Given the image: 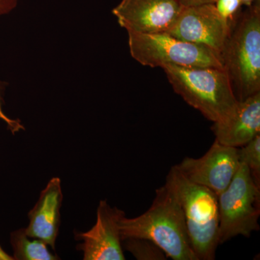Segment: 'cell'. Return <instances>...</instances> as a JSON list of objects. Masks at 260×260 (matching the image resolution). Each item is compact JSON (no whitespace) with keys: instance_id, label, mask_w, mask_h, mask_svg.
Wrapping results in <instances>:
<instances>
[{"instance_id":"15","label":"cell","mask_w":260,"mask_h":260,"mask_svg":"<svg viewBox=\"0 0 260 260\" xmlns=\"http://www.w3.org/2000/svg\"><path fill=\"white\" fill-rule=\"evenodd\" d=\"M239 158L241 164L248 167L256 185L260 187V134L239 148Z\"/></svg>"},{"instance_id":"8","label":"cell","mask_w":260,"mask_h":260,"mask_svg":"<svg viewBox=\"0 0 260 260\" xmlns=\"http://www.w3.org/2000/svg\"><path fill=\"white\" fill-rule=\"evenodd\" d=\"M240 165L239 148L226 146L215 140L203 156L187 157L176 167L186 179L219 196L231 184Z\"/></svg>"},{"instance_id":"1","label":"cell","mask_w":260,"mask_h":260,"mask_svg":"<svg viewBox=\"0 0 260 260\" xmlns=\"http://www.w3.org/2000/svg\"><path fill=\"white\" fill-rule=\"evenodd\" d=\"M119 229L121 242L127 238H143L155 243L171 259L198 260L179 198L167 181L155 191L150 208L135 218L124 215L119 221Z\"/></svg>"},{"instance_id":"19","label":"cell","mask_w":260,"mask_h":260,"mask_svg":"<svg viewBox=\"0 0 260 260\" xmlns=\"http://www.w3.org/2000/svg\"><path fill=\"white\" fill-rule=\"evenodd\" d=\"M179 2L184 8H188L205 4H215L216 0H179Z\"/></svg>"},{"instance_id":"17","label":"cell","mask_w":260,"mask_h":260,"mask_svg":"<svg viewBox=\"0 0 260 260\" xmlns=\"http://www.w3.org/2000/svg\"><path fill=\"white\" fill-rule=\"evenodd\" d=\"M0 119H2L6 124H8V126L13 131V133L18 131L20 129L23 128V126H21V124L18 121L12 120V119H9L8 116L5 115V113L3 112V107H2L1 84H0Z\"/></svg>"},{"instance_id":"7","label":"cell","mask_w":260,"mask_h":260,"mask_svg":"<svg viewBox=\"0 0 260 260\" xmlns=\"http://www.w3.org/2000/svg\"><path fill=\"white\" fill-rule=\"evenodd\" d=\"M231 28L232 21L219 14L215 4H205L183 8L168 32L181 40L204 46L221 56Z\"/></svg>"},{"instance_id":"4","label":"cell","mask_w":260,"mask_h":260,"mask_svg":"<svg viewBox=\"0 0 260 260\" xmlns=\"http://www.w3.org/2000/svg\"><path fill=\"white\" fill-rule=\"evenodd\" d=\"M177 193L186 230L198 260H213L219 244L218 196L208 188L186 179L175 166L167 180Z\"/></svg>"},{"instance_id":"18","label":"cell","mask_w":260,"mask_h":260,"mask_svg":"<svg viewBox=\"0 0 260 260\" xmlns=\"http://www.w3.org/2000/svg\"><path fill=\"white\" fill-rule=\"evenodd\" d=\"M18 0H0V16L9 14L18 5Z\"/></svg>"},{"instance_id":"10","label":"cell","mask_w":260,"mask_h":260,"mask_svg":"<svg viewBox=\"0 0 260 260\" xmlns=\"http://www.w3.org/2000/svg\"><path fill=\"white\" fill-rule=\"evenodd\" d=\"M184 7L179 0H121L112 10L127 32H169Z\"/></svg>"},{"instance_id":"3","label":"cell","mask_w":260,"mask_h":260,"mask_svg":"<svg viewBox=\"0 0 260 260\" xmlns=\"http://www.w3.org/2000/svg\"><path fill=\"white\" fill-rule=\"evenodd\" d=\"M221 58L239 102L260 92V5L257 0L232 25Z\"/></svg>"},{"instance_id":"2","label":"cell","mask_w":260,"mask_h":260,"mask_svg":"<svg viewBox=\"0 0 260 260\" xmlns=\"http://www.w3.org/2000/svg\"><path fill=\"white\" fill-rule=\"evenodd\" d=\"M161 68L174 91L208 120L224 122L235 112L239 101L224 68L171 64Z\"/></svg>"},{"instance_id":"20","label":"cell","mask_w":260,"mask_h":260,"mask_svg":"<svg viewBox=\"0 0 260 260\" xmlns=\"http://www.w3.org/2000/svg\"><path fill=\"white\" fill-rule=\"evenodd\" d=\"M0 260H14L13 259V256H10V254H7L3 248L0 246Z\"/></svg>"},{"instance_id":"6","label":"cell","mask_w":260,"mask_h":260,"mask_svg":"<svg viewBox=\"0 0 260 260\" xmlns=\"http://www.w3.org/2000/svg\"><path fill=\"white\" fill-rule=\"evenodd\" d=\"M219 244L237 236L249 237L259 230L260 187L245 164H241L232 182L218 196Z\"/></svg>"},{"instance_id":"12","label":"cell","mask_w":260,"mask_h":260,"mask_svg":"<svg viewBox=\"0 0 260 260\" xmlns=\"http://www.w3.org/2000/svg\"><path fill=\"white\" fill-rule=\"evenodd\" d=\"M215 140L226 146L240 148L260 134V92L238 103L232 117L212 126Z\"/></svg>"},{"instance_id":"11","label":"cell","mask_w":260,"mask_h":260,"mask_svg":"<svg viewBox=\"0 0 260 260\" xmlns=\"http://www.w3.org/2000/svg\"><path fill=\"white\" fill-rule=\"evenodd\" d=\"M62 200L61 179L53 177L41 192L34 208L29 211V223L25 228L29 237L44 241L53 250H55L60 227Z\"/></svg>"},{"instance_id":"14","label":"cell","mask_w":260,"mask_h":260,"mask_svg":"<svg viewBox=\"0 0 260 260\" xmlns=\"http://www.w3.org/2000/svg\"><path fill=\"white\" fill-rule=\"evenodd\" d=\"M122 247L138 260L167 259L164 251L155 243L143 238H127L122 241Z\"/></svg>"},{"instance_id":"5","label":"cell","mask_w":260,"mask_h":260,"mask_svg":"<svg viewBox=\"0 0 260 260\" xmlns=\"http://www.w3.org/2000/svg\"><path fill=\"white\" fill-rule=\"evenodd\" d=\"M127 32L130 54L143 66L224 68L220 54L204 46L181 40L169 32Z\"/></svg>"},{"instance_id":"21","label":"cell","mask_w":260,"mask_h":260,"mask_svg":"<svg viewBox=\"0 0 260 260\" xmlns=\"http://www.w3.org/2000/svg\"><path fill=\"white\" fill-rule=\"evenodd\" d=\"M242 3H246V4L250 5L251 2L254 1V0H240Z\"/></svg>"},{"instance_id":"9","label":"cell","mask_w":260,"mask_h":260,"mask_svg":"<svg viewBox=\"0 0 260 260\" xmlns=\"http://www.w3.org/2000/svg\"><path fill=\"white\" fill-rule=\"evenodd\" d=\"M125 213L111 207L107 200H101L96 221L86 232H78L75 239L81 241L77 249L83 252L84 260H124L119 221Z\"/></svg>"},{"instance_id":"16","label":"cell","mask_w":260,"mask_h":260,"mask_svg":"<svg viewBox=\"0 0 260 260\" xmlns=\"http://www.w3.org/2000/svg\"><path fill=\"white\" fill-rule=\"evenodd\" d=\"M240 0H216L215 6L223 18L232 21L234 15L242 5Z\"/></svg>"},{"instance_id":"13","label":"cell","mask_w":260,"mask_h":260,"mask_svg":"<svg viewBox=\"0 0 260 260\" xmlns=\"http://www.w3.org/2000/svg\"><path fill=\"white\" fill-rule=\"evenodd\" d=\"M10 244L13 251L14 260H56L60 259L52 254L44 241L29 237L25 229H20L12 233Z\"/></svg>"}]
</instances>
